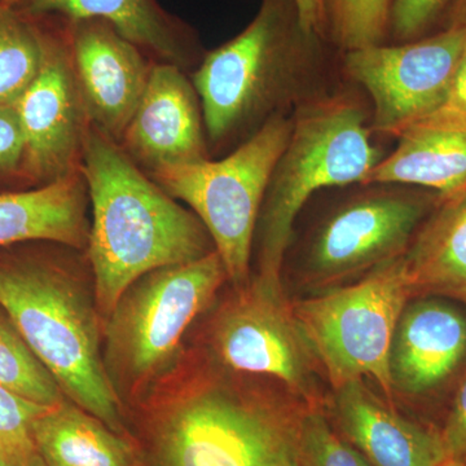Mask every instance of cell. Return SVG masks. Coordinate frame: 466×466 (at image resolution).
I'll return each mask as SVG.
<instances>
[{"instance_id": "1", "label": "cell", "mask_w": 466, "mask_h": 466, "mask_svg": "<svg viewBox=\"0 0 466 466\" xmlns=\"http://www.w3.org/2000/svg\"><path fill=\"white\" fill-rule=\"evenodd\" d=\"M81 171L92 208L87 256L95 302L106 317L142 276L216 251L198 216L134 164L118 143L91 125Z\"/></svg>"}, {"instance_id": "2", "label": "cell", "mask_w": 466, "mask_h": 466, "mask_svg": "<svg viewBox=\"0 0 466 466\" xmlns=\"http://www.w3.org/2000/svg\"><path fill=\"white\" fill-rule=\"evenodd\" d=\"M61 247L50 241L0 247V309L64 395L128 438L101 354L96 309Z\"/></svg>"}, {"instance_id": "3", "label": "cell", "mask_w": 466, "mask_h": 466, "mask_svg": "<svg viewBox=\"0 0 466 466\" xmlns=\"http://www.w3.org/2000/svg\"><path fill=\"white\" fill-rule=\"evenodd\" d=\"M325 41L303 30L293 0H262L249 25L193 73L208 143L247 140L272 116L317 96Z\"/></svg>"}, {"instance_id": "4", "label": "cell", "mask_w": 466, "mask_h": 466, "mask_svg": "<svg viewBox=\"0 0 466 466\" xmlns=\"http://www.w3.org/2000/svg\"><path fill=\"white\" fill-rule=\"evenodd\" d=\"M289 140L267 187L254 245L257 278L283 288L294 222L315 192L366 182L382 159L364 110L342 95H317L294 109ZM254 250V247H253Z\"/></svg>"}, {"instance_id": "5", "label": "cell", "mask_w": 466, "mask_h": 466, "mask_svg": "<svg viewBox=\"0 0 466 466\" xmlns=\"http://www.w3.org/2000/svg\"><path fill=\"white\" fill-rule=\"evenodd\" d=\"M305 406L202 388L150 422L139 466H294Z\"/></svg>"}, {"instance_id": "6", "label": "cell", "mask_w": 466, "mask_h": 466, "mask_svg": "<svg viewBox=\"0 0 466 466\" xmlns=\"http://www.w3.org/2000/svg\"><path fill=\"white\" fill-rule=\"evenodd\" d=\"M293 118L272 116L226 157L165 167L147 174L184 202L208 229L236 287L248 283L260 208L276 164L289 140Z\"/></svg>"}, {"instance_id": "7", "label": "cell", "mask_w": 466, "mask_h": 466, "mask_svg": "<svg viewBox=\"0 0 466 466\" xmlns=\"http://www.w3.org/2000/svg\"><path fill=\"white\" fill-rule=\"evenodd\" d=\"M410 299L403 256L361 280L329 288L291 303V308L334 390L367 379L375 381L392 404V337Z\"/></svg>"}, {"instance_id": "8", "label": "cell", "mask_w": 466, "mask_h": 466, "mask_svg": "<svg viewBox=\"0 0 466 466\" xmlns=\"http://www.w3.org/2000/svg\"><path fill=\"white\" fill-rule=\"evenodd\" d=\"M227 279L213 251L195 262L150 271L122 294L109 315L104 354L116 392L140 388L173 364L184 333Z\"/></svg>"}, {"instance_id": "9", "label": "cell", "mask_w": 466, "mask_h": 466, "mask_svg": "<svg viewBox=\"0 0 466 466\" xmlns=\"http://www.w3.org/2000/svg\"><path fill=\"white\" fill-rule=\"evenodd\" d=\"M35 20L41 29V66L16 103L25 140L21 189L47 186L81 170L91 125L76 76L66 21Z\"/></svg>"}, {"instance_id": "10", "label": "cell", "mask_w": 466, "mask_h": 466, "mask_svg": "<svg viewBox=\"0 0 466 466\" xmlns=\"http://www.w3.org/2000/svg\"><path fill=\"white\" fill-rule=\"evenodd\" d=\"M438 202L437 196L379 189L337 208L309 244L306 283L329 289L401 258Z\"/></svg>"}, {"instance_id": "11", "label": "cell", "mask_w": 466, "mask_h": 466, "mask_svg": "<svg viewBox=\"0 0 466 466\" xmlns=\"http://www.w3.org/2000/svg\"><path fill=\"white\" fill-rule=\"evenodd\" d=\"M465 47V27H444L417 41L343 52L350 78L372 99V131L398 137L443 106Z\"/></svg>"}, {"instance_id": "12", "label": "cell", "mask_w": 466, "mask_h": 466, "mask_svg": "<svg viewBox=\"0 0 466 466\" xmlns=\"http://www.w3.org/2000/svg\"><path fill=\"white\" fill-rule=\"evenodd\" d=\"M220 309L213 341L219 358L238 372L272 377L305 404L315 397V359L283 288L260 279L242 285Z\"/></svg>"}, {"instance_id": "13", "label": "cell", "mask_w": 466, "mask_h": 466, "mask_svg": "<svg viewBox=\"0 0 466 466\" xmlns=\"http://www.w3.org/2000/svg\"><path fill=\"white\" fill-rule=\"evenodd\" d=\"M66 25L90 124L119 143L142 100L156 61L106 21H66Z\"/></svg>"}, {"instance_id": "14", "label": "cell", "mask_w": 466, "mask_h": 466, "mask_svg": "<svg viewBox=\"0 0 466 466\" xmlns=\"http://www.w3.org/2000/svg\"><path fill=\"white\" fill-rule=\"evenodd\" d=\"M119 147L149 174L208 157L200 97L182 67L155 63Z\"/></svg>"}, {"instance_id": "15", "label": "cell", "mask_w": 466, "mask_h": 466, "mask_svg": "<svg viewBox=\"0 0 466 466\" xmlns=\"http://www.w3.org/2000/svg\"><path fill=\"white\" fill-rule=\"evenodd\" d=\"M465 364V306L441 297L410 299L392 337V389L428 398L449 385Z\"/></svg>"}, {"instance_id": "16", "label": "cell", "mask_w": 466, "mask_h": 466, "mask_svg": "<svg viewBox=\"0 0 466 466\" xmlns=\"http://www.w3.org/2000/svg\"><path fill=\"white\" fill-rule=\"evenodd\" d=\"M333 428L372 466H441L446 451L438 429L401 415L361 381L337 389Z\"/></svg>"}, {"instance_id": "17", "label": "cell", "mask_w": 466, "mask_h": 466, "mask_svg": "<svg viewBox=\"0 0 466 466\" xmlns=\"http://www.w3.org/2000/svg\"><path fill=\"white\" fill-rule=\"evenodd\" d=\"M397 137V148L376 165L366 186L420 187L440 202L466 191V115L441 106Z\"/></svg>"}, {"instance_id": "18", "label": "cell", "mask_w": 466, "mask_h": 466, "mask_svg": "<svg viewBox=\"0 0 466 466\" xmlns=\"http://www.w3.org/2000/svg\"><path fill=\"white\" fill-rule=\"evenodd\" d=\"M30 18L103 20L155 60L186 69L200 54L195 29L158 0H5Z\"/></svg>"}, {"instance_id": "19", "label": "cell", "mask_w": 466, "mask_h": 466, "mask_svg": "<svg viewBox=\"0 0 466 466\" xmlns=\"http://www.w3.org/2000/svg\"><path fill=\"white\" fill-rule=\"evenodd\" d=\"M88 204L81 170L47 186L0 192V247L50 241L87 250Z\"/></svg>"}, {"instance_id": "20", "label": "cell", "mask_w": 466, "mask_h": 466, "mask_svg": "<svg viewBox=\"0 0 466 466\" xmlns=\"http://www.w3.org/2000/svg\"><path fill=\"white\" fill-rule=\"evenodd\" d=\"M412 299L441 297L466 308V191L438 202L404 254Z\"/></svg>"}, {"instance_id": "21", "label": "cell", "mask_w": 466, "mask_h": 466, "mask_svg": "<svg viewBox=\"0 0 466 466\" xmlns=\"http://www.w3.org/2000/svg\"><path fill=\"white\" fill-rule=\"evenodd\" d=\"M30 435L50 466H139L133 441L66 400L34 420Z\"/></svg>"}, {"instance_id": "22", "label": "cell", "mask_w": 466, "mask_h": 466, "mask_svg": "<svg viewBox=\"0 0 466 466\" xmlns=\"http://www.w3.org/2000/svg\"><path fill=\"white\" fill-rule=\"evenodd\" d=\"M41 60L38 21L0 3V106L17 103L35 78Z\"/></svg>"}, {"instance_id": "23", "label": "cell", "mask_w": 466, "mask_h": 466, "mask_svg": "<svg viewBox=\"0 0 466 466\" xmlns=\"http://www.w3.org/2000/svg\"><path fill=\"white\" fill-rule=\"evenodd\" d=\"M0 388L38 404L54 408L66 401L57 380L27 345L0 309Z\"/></svg>"}, {"instance_id": "24", "label": "cell", "mask_w": 466, "mask_h": 466, "mask_svg": "<svg viewBox=\"0 0 466 466\" xmlns=\"http://www.w3.org/2000/svg\"><path fill=\"white\" fill-rule=\"evenodd\" d=\"M392 0H325L327 41L343 52L382 45Z\"/></svg>"}, {"instance_id": "25", "label": "cell", "mask_w": 466, "mask_h": 466, "mask_svg": "<svg viewBox=\"0 0 466 466\" xmlns=\"http://www.w3.org/2000/svg\"><path fill=\"white\" fill-rule=\"evenodd\" d=\"M294 466H372L333 428L319 404L300 413Z\"/></svg>"}, {"instance_id": "26", "label": "cell", "mask_w": 466, "mask_h": 466, "mask_svg": "<svg viewBox=\"0 0 466 466\" xmlns=\"http://www.w3.org/2000/svg\"><path fill=\"white\" fill-rule=\"evenodd\" d=\"M452 0H392L389 34L397 43L424 38L441 17L446 16Z\"/></svg>"}, {"instance_id": "27", "label": "cell", "mask_w": 466, "mask_h": 466, "mask_svg": "<svg viewBox=\"0 0 466 466\" xmlns=\"http://www.w3.org/2000/svg\"><path fill=\"white\" fill-rule=\"evenodd\" d=\"M24 150L25 140L16 104L0 106V186H21Z\"/></svg>"}, {"instance_id": "28", "label": "cell", "mask_w": 466, "mask_h": 466, "mask_svg": "<svg viewBox=\"0 0 466 466\" xmlns=\"http://www.w3.org/2000/svg\"><path fill=\"white\" fill-rule=\"evenodd\" d=\"M48 410L0 388V444L32 440L30 429L34 420Z\"/></svg>"}, {"instance_id": "29", "label": "cell", "mask_w": 466, "mask_h": 466, "mask_svg": "<svg viewBox=\"0 0 466 466\" xmlns=\"http://www.w3.org/2000/svg\"><path fill=\"white\" fill-rule=\"evenodd\" d=\"M440 431L447 459L466 462V376L451 400Z\"/></svg>"}, {"instance_id": "30", "label": "cell", "mask_w": 466, "mask_h": 466, "mask_svg": "<svg viewBox=\"0 0 466 466\" xmlns=\"http://www.w3.org/2000/svg\"><path fill=\"white\" fill-rule=\"evenodd\" d=\"M0 466H50L36 450L33 440L0 444Z\"/></svg>"}, {"instance_id": "31", "label": "cell", "mask_w": 466, "mask_h": 466, "mask_svg": "<svg viewBox=\"0 0 466 466\" xmlns=\"http://www.w3.org/2000/svg\"><path fill=\"white\" fill-rule=\"evenodd\" d=\"M299 12L300 26L311 34H318L327 39V17L325 0H293Z\"/></svg>"}, {"instance_id": "32", "label": "cell", "mask_w": 466, "mask_h": 466, "mask_svg": "<svg viewBox=\"0 0 466 466\" xmlns=\"http://www.w3.org/2000/svg\"><path fill=\"white\" fill-rule=\"evenodd\" d=\"M443 106L466 115V47L461 60H460L456 75L453 76L449 97Z\"/></svg>"}, {"instance_id": "33", "label": "cell", "mask_w": 466, "mask_h": 466, "mask_svg": "<svg viewBox=\"0 0 466 466\" xmlns=\"http://www.w3.org/2000/svg\"><path fill=\"white\" fill-rule=\"evenodd\" d=\"M444 27H465L466 29V0H452L444 16Z\"/></svg>"}, {"instance_id": "34", "label": "cell", "mask_w": 466, "mask_h": 466, "mask_svg": "<svg viewBox=\"0 0 466 466\" xmlns=\"http://www.w3.org/2000/svg\"><path fill=\"white\" fill-rule=\"evenodd\" d=\"M441 466H466V462L456 461V460L446 459Z\"/></svg>"}, {"instance_id": "35", "label": "cell", "mask_w": 466, "mask_h": 466, "mask_svg": "<svg viewBox=\"0 0 466 466\" xmlns=\"http://www.w3.org/2000/svg\"><path fill=\"white\" fill-rule=\"evenodd\" d=\"M5 2V0H0V3Z\"/></svg>"}]
</instances>
